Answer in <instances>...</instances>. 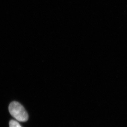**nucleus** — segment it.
Listing matches in <instances>:
<instances>
[{
  "instance_id": "1",
  "label": "nucleus",
  "mask_w": 127,
  "mask_h": 127,
  "mask_svg": "<svg viewBox=\"0 0 127 127\" xmlns=\"http://www.w3.org/2000/svg\"><path fill=\"white\" fill-rule=\"evenodd\" d=\"M10 114L19 121L26 122L28 120L29 116L24 107L18 102H11L9 106Z\"/></svg>"
},
{
  "instance_id": "2",
  "label": "nucleus",
  "mask_w": 127,
  "mask_h": 127,
  "mask_svg": "<svg viewBox=\"0 0 127 127\" xmlns=\"http://www.w3.org/2000/svg\"><path fill=\"white\" fill-rule=\"evenodd\" d=\"M10 127H22L20 124L15 120H12L9 123Z\"/></svg>"
}]
</instances>
